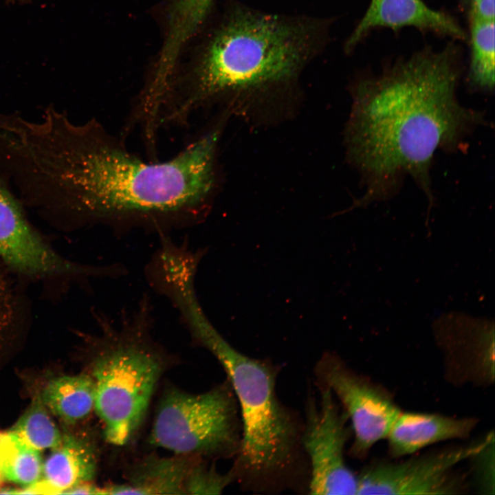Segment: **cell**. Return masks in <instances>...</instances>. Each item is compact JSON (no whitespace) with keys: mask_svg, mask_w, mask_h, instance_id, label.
<instances>
[{"mask_svg":"<svg viewBox=\"0 0 495 495\" xmlns=\"http://www.w3.org/2000/svg\"><path fill=\"white\" fill-rule=\"evenodd\" d=\"M476 425L473 418L401 412L386 438L388 451L392 456L399 457L443 441L467 438Z\"/></svg>","mask_w":495,"mask_h":495,"instance_id":"obj_12","label":"cell"},{"mask_svg":"<svg viewBox=\"0 0 495 495\" xmlns=\"http://www.w3.org/2000/svg\"><path fill=\"white\" fill-rule=\"evenodd\" d=\"M149 303L115 322L99 318L100 335L91 363L94 410L105 439L123 446L136 432L161 375L164 362L151 335Z\"/></svg>","mask_w":495,"mask_h":495,"instance_id":"obj_5","label":"cell"},{"mask_svg":"<svg viewBox=\"0 0 495 495\" xmlns=\"http://www.w3.org/2000/svg\"><path fill=\"white\" fill-rule=\"evenodd\" d=\"M461 58L454 42L439 50L428 46L354 84L347 144L366 190L353 207L390 197L406 175L432 205L434 153L456 151L485 121L457 100Z\"/></svg>","mask_w":495,"mask_h":495,"instance_id":"obj_2","label":"cell"},{"mask_svg":"<svg viewBox=\"0 0 495 495\" xmlns=\"http://www.w3.org/2000/svg\"><path fill=\"white\" fill-rule=\"evenodd\" d=\"M411 26L454 39L465 40L466 34L451 16L429 8L422 0H371V3L344 43L351 52L371 30L388 28L397 31Z\"/></svg>","mask_w":495,"mask_h":495,"instance_id":"obj_11","label":"cell"},{"mask_svg":"<svg viewBox=\"0 0 495 495\" xmlns=\"http://www.w3.org/2000/svg\"><path fill=\"white\" fill-rule=\"evenodd\" d=\"M470 24L469 80L475 88L491 91L495 82L494 20H470Z\"/></svg>","mask_w":495,"mask_h":495,"instance_id":"obj_17","label":"cell"},{"mask_svg":"<svg viewBox=\"0 0 495 495\" xmlns=\"http://www.w3.org/2000/svg\"><path fill=\"white\" fill-rule=\"evenodd\" d=\"M41 397L54 415L67 424H75L94 409V380L87 374L58 377L47 384Z\"/></svg>","mask_w":495,"mask_h":495,"instance_id":"obj_16","label":"cell"},{"mask_svg":"<svg viewBox=\"0 0 495 495\" xmlns=\"http://www.w3.org/2000/svg\"><path fill=\"white\" fill-rule=\"evenodd\" d=\"M48 411L41 397H38L9 432L40 451L56 447L60 443L63 434Z\"/></svg>","mask_w":495,"mask_h":495,"instance_id":"obj_18","label":"cell"},{"mask_svg":"<svg viewBox=\"0 0 495 495\" xmlns=\"http://www.w3.org/2000/svg\"><path fill=\"white\" fill-rule=\"evenodd\" d=\"M232 482L230 472L222 474L213 467L195 461L186 478L184 491L188 494H220Z\"/></svg>","mask_w":495,"mask_h":495,"instance_id":"obj_20","label":"cell"},{"mask_svg":"<svg viewBox=\"0 0 495 495\" xmlns=\"http://www.w3.org/2000/svg\"><path fill=\"white\" fill-rule=\"evenodd\" d=\"M219 134L213 128L173 157L147 162L96 119L77 123L48 104L38 120L12 126L1 171L25 206L71 226H188L215 188Z\"/></svg>","mask_w":495,"mask_h":495,"instance_id":"obj_1","label":"cell"},{"mask_svg":"<svg viewBox=\"0 0 495 495\" xmlns=\"http://www.w3.org/2000/svg\"><path fill=\"white\" fill-rule=\"evenodd\" d=\"M494 443L492 434L472 445L446 448L397 463L378 462L358 476L357 494H458L466 490L454 468Z\"/></svg>","mask_w":495,"mask_h":495,"instance_id":"obj_8","label":"cell"},{"mask_svg":"<svg viewBox=\"0 0 495 495\" xmlns=\"http://www.w3.org/2000/svg\"><path fill=\"white\" fill-rule=\"evenodd\" d=\"M97 468V451L94 443L82 437L65 434L43 462L41 480L52 494H64L76 485L91 482Z\"/></svg>","mask_w":495,"mask_h":495,"instance_id":"obj_13","label":"cell"},{"mask_svg":"<svg viewBox=\"0 0 495 495\" xmlns=\"http://www.w3.org/2000/svg\"><path fill=\"white\" fill-rule=\"evenodd\" d=\"M318 385L319 399L309 395L301 436L309 468L308 493L357 494L358 476L344 459L346 444L352 432L346 424L349 419L331 390Z\"/></svg>","mask_w":495,"mask_h":495,"instance_id":"obj_7","label":"cell"},{"mask_svg":"<svg viewBox=\"0 0 495 495\" xmlns=\"http://www.w3.org/2000/svg\"><path fill=\"white\" fill-rule=\"evenodd\" d=\"M318 384L329 388L340 402L351 424L354 440L350 453L364 457L386 439L401 413L392 398L379 386L355 373L331 353H325L315 367Z\"/></svg>","mask_w":495,"mask_h":495,"instance_id":"obj_9","label":"cell"},{"mask_svg":"<svg viewBox=\"0 0 495 495\" xmlns=\"http://www.w3.org/2000/svg\"><path fill=\"white\" fill-rule=\"evenodd\" d=\"M196 461L192 456H148L135 465L126 484L105 487L107 494H184L187 475Z\"/></svg>","mask_w":495,"mask_h":495,"instance_id":"obj_15","label":"cell"},{"mask_svg":"<svg viewBox=\"0 0 495 495\" xmlns=\"http://www.w3.org/2000/svg\"><path fill=\"white\" fill-rule=\"evenodd\" d=\"M64 494H107L105 487H100L91 484V482H85L76 485L67 490Z\"/></svg>","mask_w":495,"mask_h":495,"instance_id":"obj_22","label":"cell"},{"mask_svg":"<svg viewBox=\"0 0 495 495\" xmlns=\"http://www.w3.org/2000/svg\"><path fill=\"white\" fill-rule=\"evenodd\" d=\"M214 4V0H170L164 41L154 66L157 74L166 77L176 72L183 50L205 26Z\"/></svg>","mask_w":495,"mask_h":495,"instance_id":"obj_14","label":"cell"},{"mask_svg":"<svg viewBox=\"0 0 495 495\" xmlns=\"http://www.w3.org/2000/svg\"><path fill=\"white\" fill-rule=\"evenodd\" d=\"M11 443L10 436L7 432H0V485L5 481L3 466Z\"/></svg>","mask_w":495,"mask_h":495,"instance_id":"obj_23","label":"cell"},{"mask_svg":"<svg viewBox=\"0 0 495 495\" xmlns=\"http://www.w3.org/2000/svg\"><path fill=\"white\" fill-rule=\"evenodd\" d=\"M0 259L23 275L95 276L98 267L76 264L60 256L28 219L25 206L0 175Z\"/></svg>","mask_w":495,"mask_h":495,"instance_id":"obj_10","label":"cell"},{"mask_svg":"<svg viewBox=\"0 0 495 495\" xmlns=\"http://www.w3.org/2000/svg\"><path fill=\"white\" fill-rule=\"evenodd\" d=\"M194 341L221 364L238 403L241 438L229 471L234 481L254 493L307 492L309 468L301 443L303 421L277 395L278 369L269 361L236 350L211 323L196 333Z\"/></svg>","mask_w":495,"mask_h":495,"instance_id":"obj_4","label":"cell"},{"mask_svg":"<svg viewBox=\"0 0 495 495\" xmlns=\"http://www.w3.org/2000/svg\"><path fill=\"white\" fill-rule=\"evenodd\" d=\"M330 19L270 13L230 0L188 69L177 75L160 126L186 124L197 110L230 95L294 85L329 41Z\"/></svg>","mask_w":495,"mask_h":495,"instance_id":"obj_3","label":"cell"},{"mask_svg":"<svg viewBox=\"0 0 495 495\" xmlns=\"http://www.w3.org/2000/svg\"><path fill=\"white\" fill-rule=\"evenodd\" d=\"M470 20H494V0H465Z\"/></svg>","mask_w":495,"mask_h":495,"instance_id":"obj_21","label":"cell"},{"mask_svg":"<svg viewBox=\"0 0 495 495\" xmlns=\"http://www.w3.org/2000/svg\"><path fill=\"white\" fill-rule=\"evenodd\" d=\"M8 433L11 443L3 466L4 479L23 487L30 486L42 478L43 461L41 451Z\"/></svg>","mask_w":495,"mask_h":495,"instance_id":"obj_19","label":"cell"},{"mask_svg":"<svg viewBox=\"0 0 495 495\" xmlns=\"http://www.w3.org/2000/svg\"><path fill=\"white\" fill-rule=\"evenodd\" d=\"M241 438L239 406L227 379L200 394L166 390L149 439L177 455L230 458L236 456Z\"/></svg>","mask_w":495,"mask_h":495,"instance_id":"obj_6","label":"cell"}]
</instances>
